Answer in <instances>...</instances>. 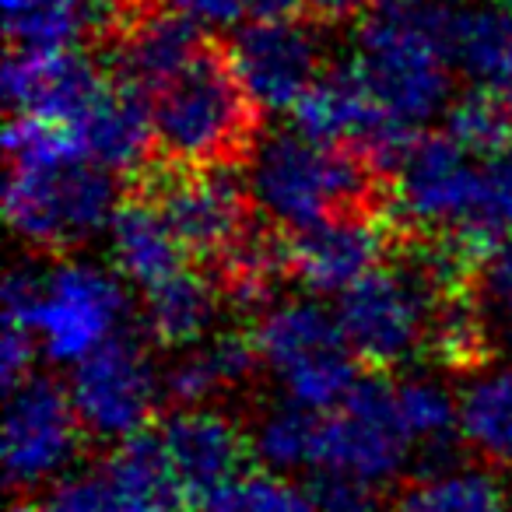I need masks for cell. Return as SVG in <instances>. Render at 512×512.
Segmentation results:
<instances>
[{
  "mask_svg": "<svg viewBox=\"0 0 512 512\" xmlns=\"http://www.w3.org/2000/svg\"><path fill=\"white\" fill-rule=\"evenodd\" d=\"M397 249L393 214H348L288 239V281L309 292H348Z\"/></svg>",
  "mask_w": 512,
  "mask_h": 512,
  "instance_id": "13",
  "label": "cell"
},
{
  "mask_svg": "<svg viewBox=\"0 0 512 512\" xmlns=\"http://www.w3.org/2000/svg\"><path fill=\"white\" fill-rule=\"evenodd\" d=\"M116 186L92 162L11 165L4 186V214L39 253H67L88 242L116 214Z\"/></svg>",
  "mask_w": 512,
  "mask_h": 512,
  "instance_id": "4",
  "label": "cell"
},
{
  "mask_svg": "<svg viewBox=\"0 0 512 512\" xmlns=\"http://www.w3.org/2000/svg\"><path fill=\"white\" fill-rule=\"evenodd\" d=\"M221 299L225 295L211 274L183 267L144 292V330L158 348H193L211 330Z\"/></svg>",
  "mask_w": 512,
  "mask_h": 512,
  "instance_id": "21",
  "label": "cell"
},
{
  "mask_svg": "<svg viewBox=\"0 0 512 512\" xmlns=\"http://www.w3.org/2000/svg\"><path fill=\"white\" fill-rule=\"evenodd\" d=\"M449 67L477 92H512V8L456 4L428 11Z\"/></svg>",
  "mask_w": 512,
  "mask_h": 512,
  "instance_id": "16",
  "label": "cell"
},
{
  "mask_svg": "<svg viewBox=\"0 0 512 512\" xmlns=\"http://www.w3.org/2000/svg\"><path fill=\"white\" fill-rule=\"evenodd\" d=\"M414 439L397 404V386L362 376L355 390L316 421L313 474H348L383 488L404 470Z\"/></svg>",
  "mask_w": 512,
  "mask_h": 512,
  "instance_id": "7",
  "label": "cell"
},
{
  "mask_svg": "<svg viewBox=\"0 0 512 512\" xmlns=\"http://www.w3.org/2000/svg\"><path fill=\"white\" fill-rule=\"evenodd\" d=\"M397 404L414 446L442 453L460 435V407L432 379H404L397 383Z\"/></svg>",
  "mask_w": 512,
  "mask_h": 512,
  "instance_id": "24",
  "label": "cell"
},
{
  "mask_svg": "<svg viewBox=\"0 0 512 512\" xmlns=\"http://www.w3.org/2000/svg\"><path fill=\"white\" fill-rule=\"evenodd\" d=\"M113 260L123 278L141 285L144 292L186 267V249L165 225L158 207L141 190H130L127 200H120L113 221Z\"/></svg>",
  "mask_w": 512,
  "mask_h": 512,
  "instance_id": "19",
  "label": "cell"
},
{
  "mask_svg": "<svg viewBox=\"0 0 512 512\" xmlns=\"http://www.w3.org/2000/svg\"><path fill=\"white\" fill-rule=\"evenodd\" d=\"M179 481L200 505L232 484L253 453V439L228 414L211 407H179L155 425Z\"/></svg>",
  "mask_w": 512,
  "mask_h": 512,
  "instance_id": "15",
  "label": "cell"
},
{
  "mask_svg": "<svg viewBox=\"0 0 512 512\" xmlns=\"http://www.w3.org/2000/svg\"><path fill=\"white\" fill-rule=\"evenodd\" d=\"M260 365L264 362L256 351L253 330L249 334H242V330L214 334L211 341L193 344L186 355L172 362V369L165 372V393L179 407H200L218 393L239 390L242 383L253 379Z\"/></svg>",
  "mask_w": 512,
  "mask_h": 512,
  "instance_id": "20",
  "label": "cell"
},
{
  "mask_svg": "<svg viewBox=\"0 0 512 512\" xmlns=\"http://www.w3.org/2000/svg\"><path fill=\"white\" fill-rule=\"evenodd\" d=\"M348 71L411 137H421L418 130L449 102L453 67L442 53L428 11L386 8L365 18L355 32Z\"/></svg>",
  "mask_w": 512,
  "mask_h": 512,
  "instance_id": "3",
  "label": "cell"
},
{
  "mask_svg": "<svg viewBox=\"0 0 512 512\" xmlns=\"http://www.w3.org/2000/svg\"><path fill=\"white\" fill-rule=\"evenodd\" d=\"M211 39L204 29L186 22L183 15L172 11H151L141 8L120 32H116V64L130 88L141 95H151L158 85L183 71Z\"/></svg>",
  "mask_w": 512,
  "mask_h": 512,
  "instance_id": "17",
  "label": "cell"
},
{
  "mask_svg": "<svg viewBox=\"0 0 512 512\" xmlns=\"http://www.w3.org/2000/svg\"><path fill=\"white\" fill-rule=\"evenodd\" d=\"M460 439L484 460H512V369L488 372L463 393Z\"/></svg>",
  "mask_w": 512,
  "mask_h": 512,
  "instance_id": "22",
  "label": "cell"
},
{
  "mask_svg": "<svg viewBox=\"0 0 512 512\" xmlns=\"http://www.w3.org/2000/svg\"><path fill=\"white\" fill-rule=\"evenodd\" d=\"M50 512H116L113 491H109L102 470L60 484L50 498Z\"/></svg>",
  "mask_w": 512,
  "mask_h": 512,
  "instance_id": "29",
  "label": "cell"
},
{
  "mask_svg": "<svg viewBox=\"0 0 512 512\" xmlns=\"http://www.w3.org/2000/svg\"><path fill=\"white\" fill-rule=\"evenodd\" d=\"M127 295L113 274L92 264H57L39 278L32 330L53 362H85L92 351L123 334Z\"/></svg>",
  "mask_w": 512,
  "mask_h": 512,
  "instance_id": "9",
  "label": "cell"
},
{
  "mask_svg": "<svg viewBox=\"0 0 512 512\" xmlns=\"http://www.w3.org/2000/svg\"><path fill=\"white\" fill-rule=\"evenodd\" d=\"M316 421H320V411H309V407L288 400L260 421L253 449L274 470H309L316 449Z\"/></svg>",
  "mask_w": 512,
  "mask_h": 512,
  "instance_id": "25",
  "label": "cell"
},
{
  "mask_svg": "<svg viewBox=\"0 0 512 512\" xmlns=\"http://www.w3.org/2000/svg\"><path fill=\"white\" fill-rule=\"evenodd\" d=\"M204 512H316L309 491L274 474H239L218 491Z\"/></svg>",
  "mask_w": 512,
  "mask_h": 512,
  "instance_id": "26",
  "label": "cell"
},
{
  "mask_svg": "<svg viewBox=\"0 0 512 512\" xmlns=\"http://www.w3.org/2000/svg\"><path fill=\"white\" fill-rule=\"evenodd\" d=\"M11 512H50V509H43V505H32V502H22V505H15Z\"/></svg>",
  "mask_w": 512,
  "mask_h": 512,
  "instance_id": "33",
  "label": "cell"
},
{
  "mask_svg": "<svg viewBox=\"0 0 512 512\" xmlns=\"http://www.w3.org/2000/svg\"><path fill=\"white\" fill-rule=\"evenodd\" d=\"M71 400L92 439L123 446L141 435L158 400V379L144 344L123 330L92 351L74 369Z\"/></svg>",
  "mask_w": 512,
  "mask_h": 512,
  "instance_id": "10",
  "label": "cell"
},
{
  "mask_svg": "<svg viewBox=\"0 0 512 512\" xmlns=\"http://www.w3.org/2000/svg\"><path fill=\"white\" fill-rule=\"evenodd\" d=\"M309 498L316 512H376L379 488L348 474H313Z\"/></svg>",
  "mask_w": 512,
  "mask_h": 512,
  "instance_id": "27",
  "label": "cell"
},
{
  "mask_svg": "<svg viewBox=\"0 0 512 512\" xmlns=\"http://www.w3.org/2000/svg\"><path fill=\"white\" fill-rule=\"evenodd\" d=\"M162 4L165 11L183 15L200 29H228L253 8V0H162Z\"/></svg>",
  "mask_w": 512,
  "mask_h": 512,
  "instance_id": "30",
  "label": "cell"
},
{
  "mask_svg": "<svg viewBox=\"0 0 512 512\" xmlns=\"http://www.w3.org/2000/svg\"><path fill=\"white\" fill-rule=\"evenodd\" d=\"M505 491L488 470H449L407 484L393 512H505Z\"/></svg>",
  "mask_w": 512,
  "mask_h": 512,
  "instance_id": "23",
  "label": "cell"
},
{
  "mask_svg": "<svg viewBox=\"0 0 512 512\" xmlns=\"http://www.w3.org/2000/svg\"><path fill=\"white\" fill-rule=\"evenodd\" d=\"M386 8H404V11H414L421 0H383ZM453 4H470V0H453Z\"/></svg>",
  "mask_w": 512,
  "mask_h": 512,
  "instance_id": "32",
  "label": "cell"
},
{
  "mask_svg": "<svg viewBox=\"0 0 512 512\" xmlns=\"http://www.w3.org/2000/svg\"><path fill=\"white\" fill-rule=\"evenodd\" d=\"M439 302L442 295L428 285L425 274L393 256V264L376 267L341 292L337 320L358 362L383 372L428 351Z\"/></svg>",
  "mask_w": 512,
  "mask_h": 512,
  "instance_id": "6",
  "label": "cell"
},
{
  "mask_svg": "<svg viewBox=\"0 0 512 512\" xmlns=\"http://www.w3.org/2000/svg\"><path fill=\"white\" fill-rule=\"evenodd\" d=\"M113 85L99 64L74 50L60 53H22L11 50L4 64V95L15 116H39L67 134L92 113L102 92Z\"/></svg>",
  "mask_w": 512,
  "mask_h": 512,
  "instance_id": "14",
  "label": "cell"
},
{
  "mask_svg": "<svg viewBox=\"0 0 512 512\" xmlns=\"http://www.w3.org/2000/svg\"><path fill=\"white\" fill-rule=\"evenodd\" d=\"M102 477L113 491L116 512H204V505L179 481L155 428H144L116 446Z\"/></svg>",
  "mask_w": 512,
  "mask_h": 512,
  "instance_id": "18",
  "label": "cell"
},
{
  "mask_svg": "<svg viewBox=\"0 0 512 512\" xmlns=\"http://www.w3.org/2000/svg\"><path fill=\"white\" fill-rule=\"evenodd\" d=\"M477 295H481V302H488L491 309L512 320V246H502L484 260L481 278H477Z\"/></svg>",
  "mask_w": 512,
  "mask_h": 512,
  "instance_id": "31",
  "label": "cell"
},
{
  "mask_svg": "<svg viewBox=\"0 0 512 512\" xmlns=\"http://www.w3.org/2000/svg\"><path fill=\"white\" fill-rule=\"evenodd\" d=\"M85 428L71 390L46 376H29L8 393L4 418V474L11 488H36L67 467Z\"/></svg>",
  "mask_w": 512,
  "mask_h": 512,
  "instance_id": "11",
  "label": "cell"
},
{
  "mask_svg": "<svg viewBox=\"0 0 512 512\" xmlns=\"http://www.w3.org/2000/svg\"><path fill=\"white\" fill-rule=\"evenodd\" d=\"M253 341L260 362L285 383L288 400L309 411H334L362 379L341 320L320 302L288 299L267 309L256 323Z\"/></svg>",
  "mask_w": 512,
  "mask_h": 512,
  "instance_id": "5",
  "label": "cell"
},
{
  "mask_svg": "<svg viewBox=\"0 0 512 512\" xmlns=\"http://www.w3.org/2000/svg\"><path fill=\"white\" fill-rule=\"evenodd\" d=\"M362 0H253L260 18H302L313 25H337L358 15Z\"/></svg>",
  "mask_w": 512,
  "mask_h": 512,
  "instance_id": "28",
  "label": "cell"
},
{
  "mask_svg": "<svg viewBox=\"0 0 512 512\" xmlns=\"http://www.w3.org/2000/svg\"><path fill=\"white\" fill-rule=\"evenodd\" d=\"M134 190L158 207L186 256H197L207 267L221 264L260 225L253 193L242 190L235 172L162 169L141 179Z\"/></svg>",
  "mask_w": 512,
  "mask_h": 512,
  "instance_id": "8",
  "label": "cell"
},
{
  "mask_svg": "<svg viewBox=\"0 0 512 512\" xmlns=\"http://www.w3.org/2000/svg\"><path fill=\"white\" fill-rule=\"evenodd\" d=\"M249 193L271 225L302 228L348 214H390V176L365 155L306 134H274L249 158Z\"/></svg>",
  "mask_w": 512,
  "mask_h": 512,
  "instance_id": "1",
  "label": "cell"
},
{
  "mask_svg": "<svg viewBox=\"0 0 512 512\" xmlns=\"http://www.w3.org/2000/svg\"><path fill=\"white\" fill-rule=\"evenodd\" d=\"M228 57L260 113L295 109L327 74L320 32L302 18H256L239 29Z\"/></svg>",
  "mask_w": 512,
  "mask_h": 512,
  "instance_id": "12",
  "label": "cell"
},
{
  "mask_svg": "<svg viewBox=\"0 0 512 512\" xmlns=\"http://www.w3.org/2000/svg\"><path fill=\"white\" fill-rule=\"evenodd\" d=\"M144 99L155 148L169 169L232 172L246 165L260 144V109L235 74L232 57L214 43Z\"/></svg>",
  "mask_w": 512,
  "mask_h": 512,
  "instance_id": "2",
  "label": "cell"
},
{
  "mask_svg": "<svg viewBox=\"0 0 512 512\" xmlns=\"http://www.w3.org/2000/svg\"><path fill=\"white\" fill-rule=\"evenodd\" d=\"M505 4H509V8H512V0H505Z\"/></svg>",
  "mask_w": 512,
  "mask_h": 512,
  "instance_id": "34",
  "label": "cell"
}]
</instances>
